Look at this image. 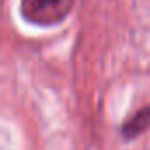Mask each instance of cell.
Masks as SVG:
<instances>
[{
  "instance_id": "1",
  "label": "cell",
  "mask_w": 150,
  "mask_h": 150,
  "mask_svg": "<svg viewBox=\"0 0 150 150\" xmlns=\"http://www.w3.org/2000/svg\"><path fill=\"white\" fill-rule=\"evenodd\" d=\"M74 6V0H21V14L34 25H57L64 21Z\"/></svg>"
},
{
  "instance_id": "2",
  "label": "cell",
  "mask_w": 150,
  "mask_h": 150,
  "mask_svg": "<svg viewBox=\"0 0 150 150\" xmlns=\"http://www.w3.org/2000/svg\"><path fill=\"white\" fill-rule=\"evenodd\" d=\"M148 127H150V106H145L138 110L129 120H125V124L122 125V136L125 139H134Z\"/></svg>"
}]
</instances>
